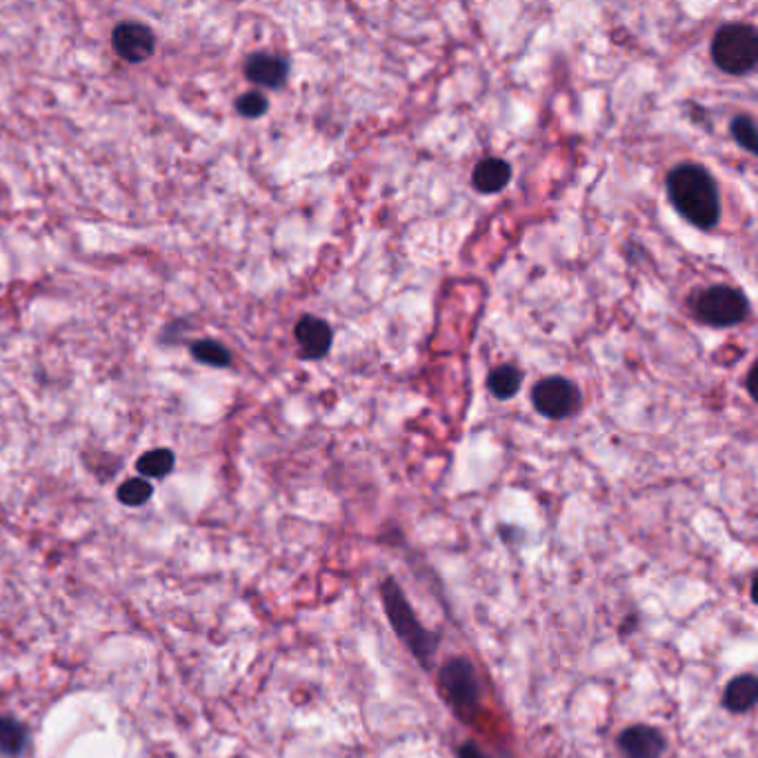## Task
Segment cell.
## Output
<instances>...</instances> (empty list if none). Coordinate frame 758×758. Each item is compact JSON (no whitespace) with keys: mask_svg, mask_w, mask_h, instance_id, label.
<instances>
[{"mask_svg":"<svg viewBox=\"0 0 758 758\" xmlns=\"http://www.w3.org/2000/svg\"><path fill=\"white\" fill-rule=\"evenodd\" d=\"M667 196L694 227L710 229L721 218V198L712 174L701 165H678L667 174Z\"/></svg>","mask_w":758,"mask_h":758,"instance_id":"6da1fadb","label":"cell"},{"mask_svg":"<svg viewBox=\"0 0 758 758\" xmlns=\"http://www.w3.org/2000/svg\"><path fill=\"white\" fill-rule=\"evenodd\" d=\"M381 596H383V607L387 612V618H390L396 636L401 638L416 661L421 663L425 670H430L432 656L436 650V636L432 632H427L425 625L418 621L410 601H407L403 590L398 587L394 578H385L381 585Z\"/></svg>","mask_w":758,"mask_h":758,"instance_id":"7a4b0ae2","label":"cell"},{"mask_svg":"<svg viewBox=\"0 0 758 758\" xmlns=\"http://www.w3.org/2000/svg\"><path fill=\"white\" fill-rule=\"evenodd\" d=\"M438 690L454 710L458 718L465 723H472L474 714L481 707L483 687L478 681L476 667L465 656H452L438 670Z\"/></svg>","mask_w":758,"mask_h":758,"instance_id":"3957f363","label":"cell"},{"mask_svg":"<svg viewBox=\"0 0 758 758\" xmlns=\"http://www.w3.org/2000/svg\"><path fill=\"white\" fill-rule=\"evenodd\" d=\"M712 58L725 74H750L758 61V36L754 27L730 23L718 29L712 41Z\"/></svg>","mask_w":758,"mask_h":758,"instance_id":"277c9868","label":"cell"},{"mask_svg":"<svg viewBox=\"0 0 758 758\" xmlns=\"http://www.w3.org/2000/svg\"><path fill=\"white\" fill-rule=\"evenodd\" d=\"M696 318L712 327H734L747 316L745 296L734 287L714 285L696 298Z\"/></svg>","mask_w":758,"mask_h":758,"instance_id":"5b68a950","label":"cell"},{"mask_svg":"<svg viewBox=\"0 0 758 758\" xmlns=\"http://www.w3.org/2000/svg\"><path fill=\"white\" fill-rule=\"evenodd\" d=\"M532 401L538 412L547 418H565L578 407V390L563 376L543 378L534 385Z\"/></svg>","mask_w":758,"mask_h":758,"instance_id":"8992f818","label":"cell"},{"mask_svg":"<svg viewBox=\"0 0 758 758\" xmlns=\"http://www.w3.org/2000/svg\"><path fill=\"white\" fill-rule=\"evenodd\" d=\"M112 45L127 63H143L154 54L156 38L152 29L141 23H123L114 29Z\"/></svg>","mask_w":758,"mask_h":758,"instance_id":"52a82bcc","label":"cell"},{"mask_svg":"<svg viewBox=\"0 0 758 758\" xmlns=\"http://www.w3.org/2000/svg\"><path fill=\"white\" fill-rule=\"evenodd\" d=\"M616 745L623 758H661L667 741L652 725H632L618 734Z\"/></svg>","mask_w":758,"mask_h":758,"instance_id":"ba28073f","label":"cell"},{"mask_svg":"<svg viewBox=\"0 0 758 758\" xmlns=\"http://www.w3.org/2000/svg\"><path fill=\"white\" fill-rule=\"evenodd\" d=\"M294 336L303 358H323L332 347V327L316 316H303L296 323Z\"/></svg>","mask_w":758,"mask_h":758,"instance_id":"9c48e42d","label":"cell"},{"mask_svg":"<svg viewBox=\"0 0 758 758\" xmlns=\"http://www.w3.org/2000/svg\"><path fill=\"white\" fill-rule=\"evenodd\" d=\"M289 74V65L283 56L276 54H267V52H258L254 56L247 58L245 63V76L247 81H252L254 85L261 87H283Z\"/></svg>","mask_w":758,"mask_h":758,"instance_id":"30bf717a","label":"cell"},{"mask_svg":"<svg viewBox=\"0 0 758 758\" xmlns=\"http://www.w3.org/2000/svg\"><path fill=\"white\" fill-rule=\"evenodd\" d=\"M512 178V167L503 158H485L476 165L472 174V185L481 194H496L507 187Z\"/></svg>","mask_w":758,"mask_h":758,"instance_id":"8fae6325","label":"cell"},{"mask_svg":"<svg viewBox=\"0 0 758 758\" xmlns=\"http://www.w3.org/2000/svg\"><path fill=\"white\" fill-rule=\"evenodd\" d=\"M758 696V681L754 674H741L732 678L725 687L723 694V707L734 714H745L754 710Z\"/></svg>","mask_w":758,"mask_h":758,"instance_id":"7c38bea8","label":"cell"},{"mask_svg":"<svg viewBox=\"0 0 758 758\" xmlns=\"http://www.w3.org/2000/svg\"><path fill=\"white\" fill-rule=\"evenodd\" d=\"M27 727L12 716H0V752L5 756H18L27 750Z\"/></svg>","mask_w":758,"mask_h":758,"instance_id":"4fadbf2b","label":"cell"},{"mask_svg":"<svg viewBox=\"0 0 758 758\" xmlns=\"http://www.w3.org/2000/svg\"><path fill=\"white\" fill-rule=\"evenodd\" d=\"M521 381H523V376L514 365H501L492 369L487 385H490V390L496 398L507 401V398L516 396V392L521 390Z\"/></svg>","mask_w":758,"mask_h":758,"instance_id":"5bb4252c","label":"cell"},{"mask_svg":"<svg viewBox=\"0 0 758 758\" xmlns=\"http://www.w3.org/2000/svg\"><path fill=\"white\" fill-rule=\"evenodd\" d=\"M176 465V458H174V452L169 450H152L143 454L141 458H138L136 463V470L141 472L145 478H163L167 476L169 472L174 470Z\"/></svg>","mask_w":758,"mask_h":758,"instance_id":"9a60e30c","label":"cell"},{"mask_svg":"<svg viewBox=\"0 0 758 758\" xmlns=\"http://www.w3.org/2000/svg\"><path fill=\"white\" fill-rule=\"evenodd\" d=\"M154 494V487L149 485L145 478H129L121 487H118V501L129 507H138L147 503Z\"/></svg>","mask_w":758,"mask_h":758,"instance_id":"2e32d148","label":"cell"},{"mask_svg":"<svg viewBox=\"0 0 758 758\" xmlns=\"http://www.w3.org/2000/svg\"><path fill=\"white\" fill-rule=\"evenodd\" d=\"M192 354H194L196 361H201L205 365H212V367H227L229 363H232V356H229L227 349L216 341L194 343Z\"/></svg>","mask_w":758,"mask_h":758,"instance_id":"e0dca14e","label":"cell"},{"mask_svg":"<svg viewBox=\"0 0 758 758\" xmlns=\"http://www.w3.org/2000/svg\"><path fill=\"white\" fill-rule=\"evenodd\" d=\"M732 136L734 141L747 152H756V127L750 116H736L732 121Z\"/></svg>","mask_w":758,"mask_h":758,"instance_id":"ac0fdd59","label":"cell"},{"mask_svg":"<svg viewBox=\"0 0 758 758\" xmlns=\"http://www.w3.org/2000/svg\"><path fill=\"white\" fill-rule=\"evenodd\" d=\"M236 109L245 118H258L267 112V98L261 92H247L236 101Z\"/></svg>","mask_w":758,"mask_h":758,"instance_id":"d6986e66","label":"cell"},{"mask_svg":"<svg viewBox=\"0 0 758 758\" xmlns=\"http://www.w3.org/2000/svg\"><path fill=\"white\" fill-rule=\"evenodd\" d=\"M458 758H490V756H487L474 741H467L458 747Z\"/></svg>","mask_w":758,"mask_h":758,"instance_id":"ffe728a7","label":"cell"},{"mask_svg":"<svg viewBox=\"0 0 758 758\" xmlns=\"http://www.w3.org/2000/svg\"><path fill=\"white\" fill-rule=\"evenodd\" d=\"M754 378H756V369L752 367V369H750V376H747V390H750L752 398H756V392H754Z\"/></svg>","mask_w":758,"mask_h":758,"instance_id":"44dd1931","label":"cell"}]
</instances>
